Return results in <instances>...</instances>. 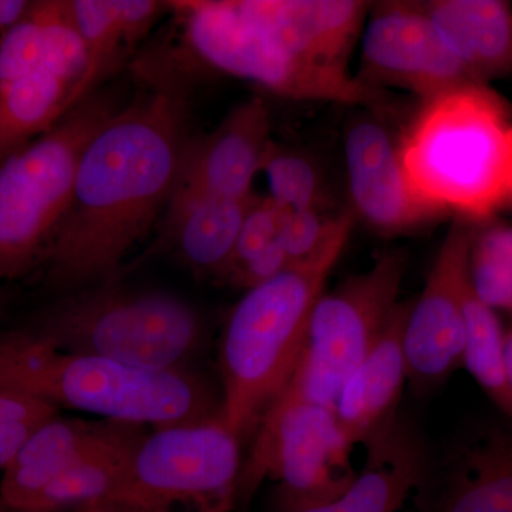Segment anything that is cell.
I'll use <instances>...</instances> for the list:
<instances>
[{"mask_svg": "<svg viewBox=\"0 0 512 512\" xmlns=\"http://www.w3.org/2000/svg\"><path fill=\"white\" fill-rule=\"evenodd\" d=\"M249 200L174 192L164 214V238L195 278L222 281Z\"/></svg>", "mask_w": 512, "mask_h": 512, "instance_id": "cell-19", "label": "cell"}, {"mask_svg": "<svg viewBox=\"0 0 512 512\" xmlns=\"http://www.w3.org/2000/svg\"><path fill=\"white\" fill-rule=\"evenodd\" d=\"M505 366H507L508 382L512 389V329L505 333Z\"/></svg>", "mask_w": 512, "mask_h": 512, "instance_id": "cell-37", "label": "cell"}, {"mask_svg": "<svg viewBox=\"0 0 512 512\" xmlns=\"http://www.w3.org/2000/svg\"><path fill=\"white\" fill-rule=\"evenodd\" d=\"M407 255L389 251L363 274L319 296L305 346L282 396L335 412L346 380L365 360L399 303Z\"/></svg>", "mask_w": 512, "mask_h": 512, "instance_id": "cell-9", "label": "cell"}, {"mask_svg": "<svg viewBox=\"0 0 512 512\" xmlns=\"http://www.w3.org/2000/svg\"><path fill=\"white\" fill-rule=\"evenodd\" d=\"M10 305V293L5 286L0 285V320H2L5 313L8 312Z\"/></svg>", "mask_w": 512, "mask_h": 512, "instance_id": "cell-38", "label": "cell"}, {"mask_svg": "<svg viewBox=\"0 0 512 512\" xmlns=\"http://www.w3.org/2000/svg\"><path fill=\"white\" fill-rule=\"evenodd\" d=\"M148 84L80 158L72 204L42 265L45 285L59 295L117 281L173 198L191 141L187 96L168 76Z\"/></svg>", "mask_w": 512, "mask_h": 512, "instance_id": "cell-1", "label": "cell"}, {"mask_svg": "<svg viewBox=\"0 0 512 512\" xmlns=\"http://www.w3.org/2000/svg\"><path fill=\"white\" fill-rule=\"evenodd\" d=\"M367 10L356 0H224L195 49L205 66L285 99L384 109L386 94L349 69Z\"/></svg>", "mask_w": 512, "mask_h": 512, "instance_id": "cell-2", "label": "cell"}, {"mask_svg": "<svg viewBox=\"0 0 512 512\" xmlns=\"http://www.w3.org/2000/svg\"><path fill=\"white\" fill-rule=\"evenodd\" d=\"M356 447L333 410L281 396L256 430L239 474L237 503H247L265 477L278 481V512L332 503L359 474Z\"/></svg>", "mask_w": 512, "mask_h": 512, "instance_id": "cell-8", "label": "cell"}, {"mask_svg": "<svg viewBox=\"0 0 512 512\" xmlns=\"http://www.w3.org/2000/svg\"><path fill=\"white\" fill-rule=\"evenodd\" d=\"M76 512H143L130 507V505L117 503V501H99L77 508Z\"/></svg>", "mask_w": 512, "mask_h": 512, "instance_id": "cell-36", "label": "cell"}, {"mask_svg": "<svg viewBox=\"0 0 512 512\" xmlns=\"http://www.w3.org/2000/svg\"><path fill=\"white\" fill-rule=\"evenodd\" d=\"M0 392L154 429L221 414V397L191 369H138L63 352L25 326L0 330Z\"/></svg>", "mask_w": 512, "mask_h": 512, "instance_id": "cell-3", "label": "cell"}, {"mask_svg": "<svg viewBox=\"0 0 512 512\" xmlns=\"http://www.w3.org/2000/svg\"><path fill=\"white\" fill-rule=\"evenodd\" d=\"M431 512H512V419L471 424L441 464Z\"/></svg>", "mask_w": 512, "mask_h": 512, "instance_id": "cell-16", "label": "cell"}, {"mask_svg": "<svg viewBox=\"0 0 512 512\" xmlns=\"http://www.w3.org/2000/svg\"><path fill=\"white\" fill-rule=\"evenodd\" d=\"M30 5L28 0H0V36L28 15Z\"/></svg>", "mask_w": 512, "mask_h": 512, "instance_id": "cell-35", "label": "cell"}, {"mask_svg": "<svg viewBox=\"0 0 512 512\" xmlns=\"http://www.w3.org/2000/svg\"><path fill=\"white\" fill-rule=\"evenodd\" d=\"M412 305L413 301L397 303L375 346L339 394L336 419L343 433L357 446L397 412L407 379L404 332Z\"/></svg>", "mask_w": 512, "mask_h": 512, "instance_id": "cell-18", "label": "cell"}, {"mask_svg": "<svg viewBox=\"0 0 512 512\" xmlns=\"http://www.w3.org/2000/svg\"><path fill=\"white\" fill-rule=\"evenodd\" d=\"M113 6L130 52L156 26L165 10H170V3L157 0H113Z\"/></svg>", "mask_w": 512, "mask_h": 512, "instance_id": "cell-31", "label": "cell"}, {"mask_svg": "<svg viewBox=\"0 0 512 512\" xmlns=\"http://www.w3.org/2000/svg\"><path fill=\"white\" fill-rule=\"evenodd\" d=\"M56 407L19 394L0 392V426L5 424H40L59 416Z\"/></svg>", "mask_w": 512, "mask_h": 512, "instance_id": "cell-33", "label": "cell"}, {"mask_svg": "<svg viewBox=\"0 0 512 512\" xmlns=\"http://www.w3.org/2000/svg\"><path fill=\"white\" fill-rule=\"evenodd\" d=\"M23 326L63 352L147 370H190L205 340L204 318L183 296L119 281L59 295Z\"/></svg>", "mask_w": 512, "mask_h": 512, "instance_id": "cell-6", "label": "cell"}, {"mask_svg": "<svg viewBox=\"0 0 512 512\" xmlns=\"http://www.w3.org/2000/svg\"><path fill=\"white\" fill-rule=\"evenodd\" d=\"M261 171L268 181L269 198L282 210L298 212L322 208L319 171L305 154L272 140Z\"/></svg>", "mask_w": 512, "mask_h": 512, "instance_id": "cell-26", "label": "cell"}, {"mask_svg": "<svg viewBox=\"0 0 512 512\" xmlns=\"http://www.w3.org/2000/svg\"><path fill=\"white\" fill-rule=\"evenodd\" d=\"M346 242L249 289L229 313L220 345L221 417L241 443L291 382L313 306Z\"/></svg>", "mask_w": 512, "mask_h": 512, "instance_id": "cell-5", "label": "cell"}, {"mask_svg": "<svg viewBox=\"0 0 512 512\" xmlns=\"http://www.w3.org/2000/svg\"><path fill=\"white\" fill-rule=\"evenodd\" d=\"M43 30V64L73 87L82 84L89 67L86 45L74 25L66 0H36L33 2Z\"/></svg>", "mask_w": 512, "mask_h": 512, "instance_id": "cell-27", "label": "cell"}, {"mask_svg": "<svg viewBox=\"0 0 512 512\" xmlns=\"http://www.w3.org/2000/svg\"><path fill=\"white\" fill-rule=\"evenodd\" d=\"M43 424V423H40ZM33 423L5 424L0 426V470H5L19 453L20 448L40 426Z\"/></svg>", "mask_w": 512, "mask_h": 512, "instance_id": "cell-34", "label": "cell"}, {"mask_svg": "<svg viewBox=\"0 0 512 512\" xmlns=\"http://www.w3.org/2000/svg\"><path fill=\"white\" fill-rule=\"evenodd\" d=\"M420 6L474 82L510 72L512 9L507 2L434 0Z\"/></svg>", "mask_w": 512, "mask_h": 512, "instance_id": "cell-20", "label": "cell"}, {"mask_svg": "<svg viewBox=\"0 0 512 512\" xmlns=\"http://www.w3.org/2000/svg\"><path fill=\"white\" fill-rule=\"evenodd\" d=\"M147 429L140 424H127L47 485L26 512H59L113 500Z\"/></svg>", "mask_w": 512, "mask_h": 512, "instance_id": "cell-21", "label": "cell"}, {"mask_svg": "<svg viewBox=\"0 0 512 512\" xmlns=\"http://www.w3.org/2000/svg\"><path fill=\"white\" fill-rule=\"evenodd\" d=\"M466 346L463 365L505 417L512 419V389L505 366V333L495 311L468 281L463 298Z\"/></svg>", "mask_w": 512, "mask_h": 512, "instance_id": "cell-23", "label": "cell"}, {"mask_svg": "<svg viewBox=\"0 0 512 512\" xmlns=\"http://www.w3.org/2000/svg\"><path fill=\"white\" fill-rule=\"evenodd\" d=\"M271 141L264 100L255 97L239 104L212 133L191 138L175 191L248 201Z\"/></svg>", "mask_w": 512, "mask_h": 512, "instance_id": "cell-15", "label": "cell"}, {"mask_svg": "<svg viewBox=\"0 0 512 512\" xmlns=\"http://www.w3.org/2000/svg\"><path fill=\"white\" fill-rule=\"evenodd\" d=\"M120 107L114 94H90L0 164V282L43 265L72 204L83 151Z\"/></svg>", "mask_w": 512, "mask_h": 512, "instance_id": "cell-7", "label": "cell"}, {"mask_svg": "<svg viewBox=\"0 0 512 512\" xmlns=\"http://www.w3.org/2000/svg\"><path fill=\"white\" fill-rule=\"evenodd\" d=\"M285 212L271 198H259L252 195L244 218H242L231 262H229L222 281L229 272L247 264L254 256L261 254L269 245L278 241L279 229H281Z\"/></svg>", "mask_w": 512, "mask_h": 512, "instance_id": "cell-30", "label": "cell"}, {"mask_svg": "<svg viewBox=\"0 0 512 512\" xmlns=\"http://www.w3.org/2000/svg\"><path fill=\"white\" fill-rule=\"evenodd\" d=\"M356 480L339 498L292 512H431L433 477L417 431L394 412L365 443Z\"/></svg>", "mask_w": 512, "mask_h": 512, "instance_id": "cell-14", "label": "cell"}, {"mask_svg": "<svg viewBox=\"0 0 512 512\" xmlns=\"http://www.w3.org/2000/svg\"><path fill=\"white\" fill-rule=\"evenodd\" d=\"M474 227L457 217L441 245L419 299H413L406 332L407 379L417 393H429L463 365L466 346L463 298L470 281Z\"/></svg>", "mask_w": 512, "mask_h": 512, "instance_id": "cell-11", "label": "cell"}, {"mask_svg": "<svg viewBox=\"0 0 512 512\" xmlns=\"http://www.w3.org/2000/svg\"><path fill=\"white\" fill-rule=\"evenodd\" d=\"M397 151L414 194L441 214L485 220L512 204V117L483 83L421 100Z\"/></svg>", "mask_w": 512, "mask_h": 512, "instance_id": "cell-4", "label": "cell"}, {"mask_svg": "<svg viewBox=\"0 0 512 512\" xmlns=\"http://www.w3.org/2000/svg\"><path fill=\"white\" fill-rule=\"evenodd\" d=\"M345 157L353 208L377 234H412L443 217L414 194L400 164L397 140L375 116L359 114L350 121Z\"/></svg>", "mask_w": 512, "mask_h": 512, "instance_id": "cell-13", "label": "cell"}, {"mask_svg": "<svg viewBox=\"0 0 512 512\" xmlns=\"http://www.w3.org/2000/svg\"><path fill=\"white\" fill-rule=\"evenodd\" d=\"M468 269L471 286L485 305L512 311V225L474 229Z\"/></svg>", "mask_w": 512, "mask_h": 512, "instance_id": "cell-25", "label": "cell"}, {"mask_svg": "<svg viewBox=\"0 0 512 512\" xmlns=\"http://www.w3.org/2000/svg\"><path fill=\"white\" fill-rule=\"evenodd\" d=\"M74 25L82 36L89 67L74 93V106L99 92L100 84L119 70L130 50L124 42L113 0H66Z\"/></svg>", "mask_w": 512, "mask_h": 512, "instance_id": "cell-24", "label": "cell"}, {"mask_svg": "<svg viewBox=\"0 0 512 512\" xmlns=\"http://www.w3.org/2000/svg\"><path fill=\"white\" fill-rule=\"evenodd\" d=\"M284 248L278 241L269 245L261 254L254 256L247 264L239 266L235 271L225 276L224 284L235 286V288L254 289L256 286L266 284L291 266Z\"/></svg>", "mask_w": 512, "mask_h": 512, "instance_id": "cell-32", "label": "cell"}, {"mask_svg": "<svg viewBox=\"0 0 512 512\" xmlns=\"http://www.w3.org/2000/svg\"><path fill=\"white\" fill-rule=\"evenodd\" d=\"M127 424L60 414L40 424L2 471L0 504L9 510L28 511L47 485Z\"/></svg>", "mask_w": 512, "mask_h": 512, "instance_id": "cell-17", "label": "cell"}, {"mask_svg": "<svg viewBox=\"0 0 512 512\" xmlns=\"http://www.w3.org/2000/svg\"><path fill=\"white\" fill-rule=\"evenodd\" d=\"M512 205V204H511Z\"/></svg>", "mask_w": 512, "mask_h": 512, "instance_id": "cell-40", "label": "cell"}, {"mask_svg": "<svg viewBox=\"0 0 512 512\" xmlns=\"http://www.w3.org/2000/svg\"><path fill=\"white\" fill-rule=\"evenodd\" d=\"M43 64V30L35 6L18 25L0 36V83L36 72Z\"/></svg>", "mask_w": 512, "mask_h": 512, "instance_id": "cell-29", "label": "cell"}, {"mask_svg": "<svg viewBox=\"0 0 512 512\" xmlns=\"http://www.w3.org/2000/svg\"><path fill=\"white\" fill-rule=\"evenodd\" d=\"M352 227V212L328 215L323 208L286 211L279 229L278 242L291 264H301L320 254L333 242L349 239Z\"/></svg>", "mask_w": 512, "mask_h": 512, "instance_id": "cell-28", "label": "cell"}, {"mask_svg": "<svg viewBox=\"0 0 512 512\" xmlns=\"http://www.w3.org/2000/svg\"><path fill=\"white\" fill-rule=\"evenodd\" d=\"M0 512H26V511H13V510H9V508L3 507V505L0 504Z\"/></svg>", "mask_w": 512, "mask_h": 512, "instance_id": "cell-39", "label": "cell"}, {"mask_svg": "<svg viewBox=\"0 0 512 512\" xmlns=\"http://www.w3.org/2000/svg\"><path fill=\"white\" fill-rule=\"evenodd\" d=\"M367 16L356 74L367 87H397L424 100L460 84L476 83L420 3H382Z\"/></svg>", "mask_w": 512, "mask_h": 512, "instance_id": "cell-12", "label": "cell"}, {"mask_svg": "<svg viewBox=\"0 0 512 512\" xmlns=\"http://www.w3.org/2000/svg\"><path fill=\"white\" fill-rule=\"evenodd\" d=\"M73 87L46 66L0 83V164L73 109Z\"/></svg>", "mask_w": 512, "mask_h": 512, "instance_id": "cell-22", "label": "cell"}, {"mask_svg": "<svg viewBox=\"0 0 512 512\" xmlns=\"http://www.w3.org/2000/svg\"><path fill=\"white\" fill-rule=\"evenodd\" d=\"M241 441L221 414L148 430L113 500L143 512L194 504L200 512H231L237 503Z\"/></svg>", "mask_w": 512, "mask_h": 512, "instance_id": "cell-10", "label": "cell"}]
</instances>
